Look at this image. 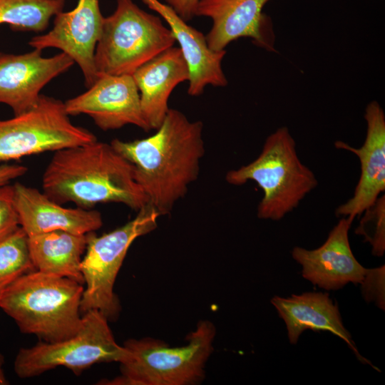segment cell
<instances>
[{
  "instance_id": "2e32d148",
  "label": "cell",
  "mask_w": 385,
  "mask_h": 385,
  "mask_svg": "<svg viewBox=\"0 0 385 385\" xmlns=\"http://www.w3.org/2000/svg\"><path fill=\"white\" fill-rule=\"evenodd\" d=\"M13 188L19 225L27 235L56 230L86 235L103 225L101 214L97 210L64 207L43 192L20 183Z\"/></svg>"
},
{
  "instance_id": "e0dca14e",
  "label": "cell",
  "mask_w": 385,
  "mask_h": 385,
  "mask_svg": "<svg viewBox=\"0 0 385 385\" xmlns=\"http://www.w3.org/2000/svg\"><path fill=\"white\" fill-rule=\"evenodd\" d=\"M142 1L165 19L180 45L189 71L188 93L200 96L207 85L226 86L228 82L222 68L226 51L211 50L205 36L188 25L168 5L158 0Z\"/></svg>"
},
{
  "instance_id": "ac0fdd59",
  "label": "cell",
  "mask_w": 385,
  "mask_h": 385,
  "mask_svg": "<svg viewBox=\"0 0 385 385\" xmlns=\"http://www.w3.org/2000/svg\"><path fill=\"white\" fill-rule=\"evenodd\" d=\"M132 76L139 91L143 118L150 130H156L170 109L168 102L172 91L189 80L180 48H167L139 67Z\"/></svg>"
},
{
  "instance_id": "484cf974",
  "label": "cell",
  "mask_w": 385,
  "mask_h": 385,
  "mask_svg": "<svg viewBox=\"0 0 385 385\" xmlns=\"http://www.w3.org/2000/svg\"><path fill=\"white\" fill-rule=\"evenodd\" d=\"M173 10L185 21L188 22L196 16V10L200 0H164Z\"/></svg>"
},
{
  "instance_id": "6da1fadb",
  "label": "cell",
  "mask_w": 385,
  "mask_h": 385,
  "mask_svg": "<svg viewBox=\"0 0 385 385\" xmlns=\"http://www.w3.org/2000/svg\"><path fill=\"white\" fill-rule=\"evenodd\" d=\"M203 124L170 108L156 132L145 138L110 144L134 166V178L160 216L173 210L200 173L205 155Z\"/></svg>"
},
{
  "instance_id": "8992f818",
  "label": "cell",
  "mask_w": 385,
  "mask_h": 385,
  "mask_svg": "<svg viewBox=\"0 0 385 385\" xmlns=\"http://www.w3.org/2000/svg\"><path fill=\"white\" fill-rule=\"evenodd\" d=\"M175 42L172 31L158 16L133 0H117L114 12L103 19L94 53L96 71L98 76L133 75Z\"/></svg>"
},
{
  "instance_id": "52a82bcc",
  "label": "cell",
  "mask_w": 385,
  "mask_h": 385,
  "mask_svg": "<svg viewBox=\"0 0 385 385\" xmlns=\"http://www.w3.org/2000/svg\"><path fill=\"white\" fill-rule=\"evenodd\" d=\"M160 216L148 202L137 211L133 219L114 230L101 236L95 232L87 234L81 265L86 284L81 302L82 312L97 309L108 320L117 318L120 306L113 287L118 273L131 244L154 230Z\"/></svg>"
},
{
  "instance_id": "7a4b0ae2",
  "label": "cell",
  "mask_w": 385,
  "mask_h": 385,
  "mask_svg": "<svg viewBox=\"0 0 385 385\" xmlns=\"http://www.w3.org/2000/svg\"><path fill=\"white\" fill-rule=\"evenodd\" d=\"M43 192L61 205L91 208L122 203L138 211L148 203L134 166L109 143L98 140L54 152L42 177Z\"/></svg>"
},
{
  "instance_id": "30bf717a",
  "label": "cell",
  "mask_w": 385,
  "mask_h": 385,
  "mask_svg": "<svg viewBox=\"0 0 385 385\" xmlns=\"http://www.w3.org/2000/svg\"><path fill=\"white\" fill-rule=\"evenodd\" d=\"M64 106L68 115L86 114L105 131L129 124L150 130L132 75H100L87 91L68 99Z\"/></svg>"
},
{
  "instance_id": "d6986e66",
  "label": "cell",
  "mask_w": 385,
  "mask_h": 385,
  "mask_svg": "<svg viewBox=\"0 0 385 385\" xmlns=\"http://www.w3.org/2000/svg\"><path fill=\"white\" fill-rule=\"evenodd\" d=\"M271 303L284 322L291 344H296L306 329L328 331L346 342L358 359L359 354L349 331L345 328L337 307L327 293L304 292L288 297H274Z\"/></svg>"
},
{
  "instance_id": "d4e9b609",
  "label": "cell",
  "mask_w": 385,
  "mask_h": 385,
  "mask_svg": "<svg viewBox=\"0 0 385 385\" xmlns=\"http://www.w3.org/2000/svg\"><path fill=\"white\" fill-rule=\"evenodd\" d=\"M19 216L14 200L13 185L0 187V240L19 227Z\"/></svg>"
},
{
  "instance_id": "5bb4252c",
  "label": "cell",
  "mask_w": 385,
  "mask_h": 385,
  "mask_svg": "<svg viewBox=\"0 0 385 385\" xmlns=\"http://www.w3.org/2000/svg\"><path fill=\"white\" fill-rule=\"evenodd\" d=\"M270 0H200L196 16L210 18L212 25L205 36L209 48L225 50L232 41L245 37L257 46L274 50L271 21L262 13Z\"/></svg>"
},
{
  "instance_id": "8fae6325",
  "label": "cell",
  "mask_w": 385,
  "mask_h": 385,
  "mask_svg": "<svg viewBox=\"0 0 385 385\" xmlns=\"http://www.w3.org/2000/svg\"><path fill=\"white\" fill-rule=\"evenodd\" d=\"M103 19L99 0H78L73 10L55 16L53 26L48 33L34 36L29 44L40 50L58 48L68 55L79 66L89 88L98 78L94 53Z\"/></svg>"
},
{
  "instance_id": "7402d4cb",
  "label": "cell",
  "mask_w": 385,
  "mask_h": 385,
  "mask_svg": "<svg viewBox=\"0 0 385 385\" xmlns=\"http://www.w3.org/2000/svg\"><path fill=\"white\" fill-rule=\"evenodd\" d=\"M34 270L28 235L19 226L0 240V297L19 277Z\"/></svg>"
},
{
  "instance_id": "ba28073f",
  "label": "cell",
  "mask_w": 385,
  "mask_h": 385,
  "mask_svg": "<svg viewBox=\"0 0 385 385\" xmlns=\"http://www.w3.org/2000/svg\"><path fill=\"white\" fill-rule=\"evenodd\" d=\"M82 318V326L74 335L19 349L14 364L16 375L31 378L58 366L78 375L97 363L120 362L125 349L115 340L108 319L97 309L84 312Z\"/></svg>"
},
{
  "instance_id": "4fadbf2b",
  "label": "cell",
  "mask_w": 385,
  "mask_h": 385,
  "mask_svg": "<svg viewBox=\"0 0 385 385\" xmlns=\"http://www.w3.org/2000/svg\"><path fill=\"white\" fill-rule=\"evenodd\" d=\"M364 118L367 130L360 148L351 147L341 140L334 143L336 148L351 152L360 163V177L353 196L335 211L336 216L347 217L352 222L385 190V114L377 101L367 105Z\"/></svg>"
},
{
  "instance_id": "9c48e42d",
  "label": "cell",
  "mask_w": 385,
  "mask_h": 385,
  "mask_svg": "<svg viewBox=\"0 0 385 385\" xmlns=\"http://www.w3.org/2000/svg\"><path fill=\"white\" fill-rule=\"evenodd\" d=\"M96 140L90 130L71 121L63 102L41 95L32 109L0 120V162L55 152Z\"/></svg>"
},
{
  "instance_id": "277c9868",
  "label": "cell",
  "mask_w": 385,
  "mask_h": 385,
  "mask_svg": "<svg viewBox=\"0 0 385 385\" xmlns=\"http://www.w3.org/2000/svg\"><path fill=\"white\" fill-rule=\"evenodd\" d=\"M225 180L234 185L255 182L263 191L257 217L274 221L296 208L318 185L314 173L300 160L287 127L270 135L257 158L228 171Z\"/></svg>"
},
{
  "instance_id": "4316f807",
  "label": "cell",
  "mask_w": 385,
  "mask_h": 385,
  "mask_svg": "<svg viewBox=\"0 0 385 385\" xmlns=\"http://www.w3.org/2000/svg\"><path fill=\"white\" fill-rule=\"evenodd\" d=\"M27 168L19 164L0 165V187L9 184L11 181L23 176L27 172Z\"/></svg>"
},
{
  "instance_id": "cb8c5ba5",
  "label": "cell",
  "mask_w": 385,
  "mask_h": 385,
  "mask_svg": "<svg viewBox=\"0 0 385 385\" xmlns=\"http://www.w3.org/2000/svg\"><path fill=\"white\" fill-rule=\"evenodd\" d=\"M362 296L366 302L385 309V266L367 269L360 282Z\"/></svg>"
},
{
  "instance_id": "9a60e30c",
  "label": "cell",
  "mask_w": 385,
  "mask_h": 385,
  "mask_svg": "<svg viewBox=\"0 0 385 385\" xmlns=\"http://www.w3.org/2000/svg\"><path fill=\"white\" fill-rule=\"evenodd\" d=\"M351 223L342 217L318 248H293L292 256L302 266L304 278L326 290H337L349 283L360 284L366 268L351 249L349 230Z\"/></svg>"
},
{
  "instance_id": "7c38bea8",
  "label": "cell",
  "mask_w": 385,
  "mask_h": 385,
  "mask_svg": "<svg viewBox=\"0 0 385 385\" xmlns=\"http://www.w3.org/2000/svg\"><path fill=\"white\" fill-rule=\"evenodd\" d=\"M41 53L36 48L21 54L0 52V104L9 106L14 115L32 109L41 89L74 63L63 52L47 58Z\"/></svg>"
},
{
  "instance_id": "83f0119b",
  "label": "cell",
  "mask_w": 385,
  "mask_h": 385,
  "mask_svg": "<svg viewBox=\"0 0 385 385\" xmlns=\"http://www.w3.org/2000/svg\"><path fill=\"white\" fill-rule=\"evenodd\" d=\"M4 359L2 354H0V385H4L8 384L4 371Z\"/></svg>"
},
{
  "instance_id": "603a6c76",
  "label": "cell",
  "mask_w": 385,
  "mask_h": 385,
  "mask_svg": "<svg viewBox=\"0 0 385 385\" xmlns=\"http://www.w3.org/2000/svg\"><path fill=\"white\" fill-rule=\"evenodd\" d=\"M355 233L371 246L372 255L382 257L385 252V196L381 195L363 212ZM361 214V215H362Z\"/></svg>"
},
{
  "instance_id": "5b68a950",
  "label": "cell",
  "mask_w": 385,
  "mask_h": 385,
  "mask_svg": "<svg viewBox=\"0 0 385 385\" xmlns=\"http://www.w3.org/2000/svg\"><path fill=\"white\" fill-rule=\"evenodd\" d=\"M216 329L200 321L187 337L188 344L168 346L151 339H131L124 343L125 354L119 362L121 375L106 384L188 385L204 376L205 364L213 350Z\"/></svg>"
},
{
  "instance_id": "ffe728a7",
  "label": "cell",
  "mask_w": 385,
  "mask_h": 385,
  "mask_svg": "<svg viewBox=\"0 0 385 385\" xmlns=\"http://www.w3.org/2000/svg\"><path fill=\"white\" fill-rule=\"evenodd\" d=\"M87 240V234L76 235L61 230L28 235L35 270L84 284L81 265Z\"/></svg>"
},
{
  "instance_id": "3957f363",
  "label": "cell",
  "mask_w": 385,
  "mask_h": 385,
  "mask_svg": "<svg viewBox=\"0 0 385 385\" xmlns=\"http://www.w3.org/2000/svg\"><path fill=\"white\" fill-rule=\"evenodd\" d=\"M83 284L67 277L37 270L11 284L0 297V308L21 332L55 342L76 334L83 323L80 314Z\"/></svg>"
},
{
  "instance_id": "44dd1931",
  "label": "cell",
  "mask_w": 385,
  "mask_h": 385,
  "mask_svg": "<svg viewBox=\"0 0 385 385\" xmlns=\"http://www.w3.org/2000/svg\"><path fill=\"white\" fill-rule=\"evenodd\" d=\"M64 4L65 0H0V24L18 31H43Z\"/></svg>"
}]
</instances>
